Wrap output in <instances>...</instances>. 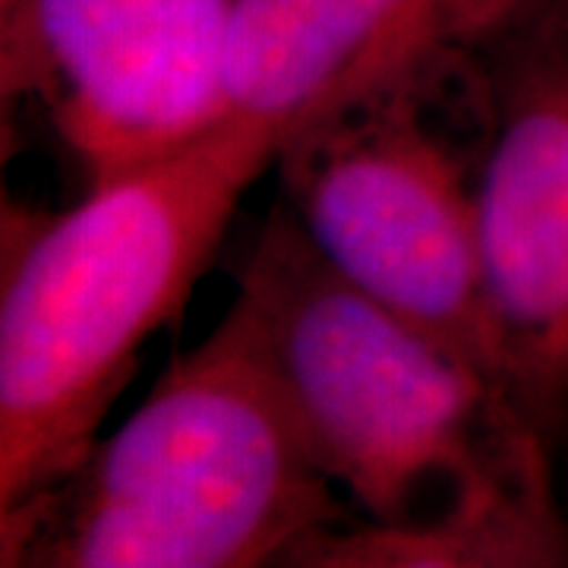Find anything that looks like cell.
I'll return each mask as SVG.
<instances>
[{
	"label": "cell",
	"mask_w": 568,
	"mask_h": 568,
	"mask_svg": "<svg viewBox=\"0 0 568 568\" xmlns=\"http://www.w3.org/2000/svg\"><path fill=\"white\" fill-rule=\"evenodd\" d=\"M231 310L357 515L306 566H568L547 436L489 369L328 268L282 203Z\"/></svg>",
	"instance_id": "6da1fadb"
},
{
	"label": "cell",
	"mask_w": 568,
	"mask_h": 568,
	"mask_svg": "<svg viewBox=\"0 0 568 568\" xmlns=\"http://www.w3.org/2000/svg\"><path fill=\"white\" fill-rule=\"evenodd\" d=\"M284 133L231 118L203 140L3 219L0 511L80 462L145 342L186 304Z\"/></svg>",
	"instance_id": "7a4b0ae2"
},
{
	"label": "cell",
	"mask_w": 568,
	"mask_h": 568,
	"mask_svg": "<svg viewBox=\"0 0 568 568\" xmlns=\"http://www.w3.org/2000/svg\"><path fill=\"white\" fill-rule=\"evenodd\" d=\"M351 525L354 508L227 306L123 424L58 480L0 511V566H306Z\"/></svg>",
	"instance_id": "3957f363"
},
{
	"label": "cell",
	"mask_w": 568,
	"mask_h": 568,
	"mask_svg": "<svg viewBox=\"0 0 568 568\" xmlns=\"http://www.w3.org/2000/svg\"><path fill=\"white\" fill-rule=\"evenodd\" d=\"M287 215L366 297L499 383L480 250V99L470 48L443 51L301 121L275 155Z\"/></svg>",
	"instance_id": "277c9868"
},
{
	"label": "cell",
	"mask_w": 568,
	"mask_h": 568,
	"mask_svg": "<svg viewBox=\"0 0 568 568\" xmlns=\"http://www.w3.org/2000/svg\"><path fill=\"white\" fill-rule=\"evenodd\" d=\"M470 54L496 364L556 448L568 424V0H537Z\"/></svg>",
	"instance_id": "5b68a950"
},
{
	"label": "cell",
	"mask_w": 568,
	"mask_h": 568,
	"mask_svg": "<svg viewBox=\"0 0 568 568\" xmlns=\"http://www.w3.org/2000/svg\"><path fill=\"white\" fill-rule=\"evenodd\" d=\"M237 0H0L7 108H32L85 183L234 118Z\"/></svg>",
	"instance_id": "8992f818"
},
{
	"label": "cell",
	"mask_w": 568,
	"mask_h": 568,
	"mask_svg": "<svg viewBox=\"0 0 568 568\" xmlns=\"http://www.w3.org/2000/svg\"><path fill=\"white\" fill-rule=\"evenodd\" d=\"M537 0H237L231 111L284 136L407 63L474 48Z\"/></svg>",
	"instance_id": "52a82bcc"
},
{
	"label": "cell",
	"mask_w": 568,
	"mask_h": 568,
	"mask_svg": "<svg viewBox=\"0 0 568 568\" xmlns=\"http://www.w3.org/2000/svg\"><path fill=\"white\" fill-rule=\"evenodd\" d=\"M556 462H566V470H568V424L562 429V436H559V446H556ZM562 499H566V508H568V480H566V493H562Z\"/></svg>",
	"instance_id": "ba28073f"
}]
</instances>
